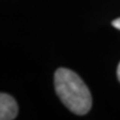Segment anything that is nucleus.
Returning a JSON list of instances; mask_svg holds the SVG:
<instances>
[{"instance_id":"obj_1","label":"nucleus","mask_w":120,"mask_h":120,"mask_svg":"<svg viewBox=\"0 0 120 120\" xmlns=\"http://www.w3.org/2000/svg\"><path fill=\"white\" fill-rule=\"evenodd\" d=\"M56 94L66 107L76 115L89 112L92 97L87 85L77 73L67 68H59L55 72Z\"/></svg>"},{"instance_id":"obj_2","label":"nucleus","mask_w":120,"mask_h":120,"mask_svg":"<svg viewBox=\"0 0 120 120\" xmlns=\"http://www.w3.org/2000/svg\"><path fill=\"white\" fill-rule=\"evenodd\" d=\"M18 115V103L10 94H0V119L13 120Z\"/></svg>"},{"instance_id":"obj_3","label":"nucleus","mask_w":120,"mask_h":120,"mask_svg":"<svg viewBox=\"0 0 120 120\" xmlns=\"http://www.w3.org/2000/svg\"><path fill=\"white\" fill-rule=\"evenodd\" d=\"M111 25H112V27H115L116 29L120 30V17L117 18V19H115V20L111 22Z\"/></svg>"},{"instance_id":"obj_4","label":"nucleus","mask_w":120,"mask_h":120,"mask_svg":"<svg viewBox=\"0 0 120 120\" xmlns=\"http://www.w3.org/2000/svg\"><path fill=\"white\" fill-rule=\"evenodd\" d=\"M117 76H118V80L120 81V62L118 64V69H117Z\"/></svg>"}]
</instances>
